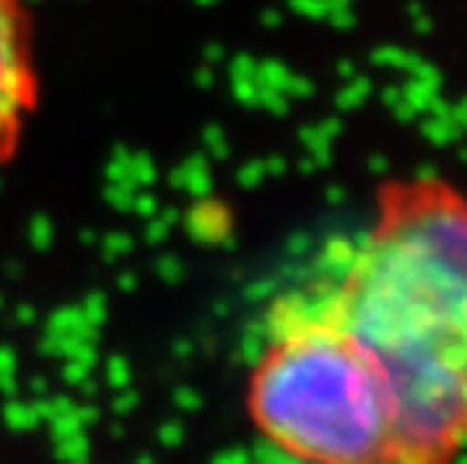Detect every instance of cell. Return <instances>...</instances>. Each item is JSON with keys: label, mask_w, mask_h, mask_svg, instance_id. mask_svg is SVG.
I'll list each match as a JSON object with an SVG mask.
<instances>
[{"label": "cell", "mask_w": 467, "mask_h": 464, "mask_svg": "<svg viewBox=\"0 0 467 464\" xmlns=\"http://www.w3.org/2000/svg\"><path fill=\"white\" fill-rule=\"evenodd\" d=\"M380 368L392 459H446L467 440V200L399 187L329 286L305 290Z\"/></svg>", "instance_id": "cell-1"}, {"label": "cell", "mask_w": 467, "mask_h": 464, "mask_svg": "<svg viewBox=\"0 0 467 464\" xmlns=\"http://www.w3.org/2000/svg\"><path fill=\"white\" fill-rule=\"evenodd\" d=\"M247 417L286 459H392V401L380 368L305 290L275 302L247 377Z\"/></svg>", "instance_id": "cell-2"}, {"label": "cell", "mask_w": 467, "mask_h": 464, "mask_svg": "<svg viewBox=\"0 0 467 464\" xmlns=\"http://www.w3.org/2000/svg\"><path fill=\"white\" fill-rule=\"evenodd\" d=\"M39 94L43 78L31 6L27 0H0V179L25 142Z\"/></svg>", "instance_id": "cell-3"}]
</instances>
